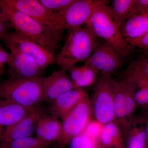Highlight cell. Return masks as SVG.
<instances>
[{
  "mask_svg": "<svg viewBox=\"0 0 148 148\" xmlns=\"http://www.w3.org/2000/svg\"><path fill=\"white\" fill-rule=\"evenodd\" d=\"M0 10L14 32L38 44L53 53L62 39V33L57 32L0 0Z\"/></svg>",
  "mask_w": 148,
  "mask_h": 148,
  "instance_id": "cell-1",
  "label": "cell"
},
{
  "mask_svg": "<svg viewBox=\"0 0 148 148\" xmlns=\"http://www.w3.org/2000/svg\"><path fill=\"white\" fill-rule=\"evenodd\" d=\"M108 2L102 0L96 6L86 24V27L95 36L108 43L125 57L129 55L135 47L125 40L120 29L111 16Z\"/></svg>",
  "mask_w": 148,
  "mask_h": 148,
  "instance_id": "cell-2",
  "label": "cell"
},
{
  "mask_svg": "<svg viewBox=\"0 0 148 148\" xmlns=\"http://www.w3.org/2000/svg\"><path fill=\"white\" fill-rule=\"evenodd\" d=\"M98 39L86 26L70 32L56 59L60 69L67 71L78 62L87 60L94 51Z\"/></svg>",
  "mask_w": 148,
  "mask_h": 148,
  "instance_id": "cell-3",
  "label": "cell"
},
{
  "mask_svg": "<svg viewBox=\"0 0 148 148\" xmlns=\"http://www.w3.org/2000/svg\"><path fill=\"white\" fill-rule=\"evenodd\" d=\"M41 77H11L0 84V97L27 108H35L43 103Z\"/></svg>",
  "mask_w": 148,
  "mask_h": 148,
  "instance_id": "cell-4",
  "label": "cell"
},
{
  "mask_svg": "<svg viewBox=\"0 0 148 148\" xmlns=\"http://www.w3.org/2000/svg\"><path fill=\"white\" fill-rule=\"evenodd\" d=\"M116 122L120 127L123 137L131 124L137 108L135 98L136 85L132 78L124 75L120 81L112 79Z\"/></svg>",
  "mask_w": 148,
  "mask_h": 148,
  "instance_id": "cell-5",
  "label": "cell"
},
{
  "mask_svg": "<svg viewBox=\"0 0 148 148\" xmlns=\"http://www.w3.org/2000/svg\"><path fill=\"white\" fill-rule=\"evenodd\" d=\"M112 79L110 76L101 74L89 97L92 118L103 125L116 122Z\"/></svg>",
  "mask_w": 148,
  "mask_h": 148,
  "instance_id": "cell-6",
  "label": "cell"
},
{
  "mask_svg": "<svg viewBox=\"0 0 148 148\" xmlns=\"http://www.w3.org/2000/svg\"><path fill=\"white\" fill-rule=\"evenodd\" d=\"M92 118L89 98L80 103L62 119L61 135L57 143L62 147L70 144L73 139L84 132Z\"/></svg>",
  "mask_w": 148,
  "mask_h": 148,
  "instance_id": "cell-7",
  "label": "cell"
},
{
  "mask_svg": "<svg viewBox=\"0 0 148 148\" xmlns=\"http://www.w3.org/2000/svg\"><path fill=\"white\" fill-rule=\"evenodd\" d=\"M1 40L10 52H20L32 56L43 71L54 62L52 52L15 32H8Z\"/></svg>",
  "mask_w": 148,
  "mask_h": 148,
  "instance_id": "cell-8",
  "label": "cell"
},
{
  "mask_svg": "<svg viewBox=\"0 0 148 148\" xmlns=\"http://www.w3.org/2000/svg\"><path fill=\"white\" fill-rule=\"evenodd\" d=\"M16 10L38 21L54 32L64 31L59 14L53 13L45 7L38 0H5Z\"/></svg>",
  "mask_w": 148,
  "mask_h": 148,
  "instance_id": "cell-9",
  "label": "cell"
},
{
  "mask_svg": "<svg viewBox=\"0 0 148 148\" xmlns=\"http://www.w3.org/2000/svg\"><path fill=\"white\" fill-rule=\"evenodd\" d=\"M124 57L105 41H98L92 54L85 64H89L101 72L110 76L121 69Z\"/></svg>",
  "mask_w": 148,
  "mask_h": 148,
  "instance_id": "cell-10",
  "label": "cell"
},
{
  "mask_svg": "<svg viewBox=\"0 0 148 148\" xmlns=\"http://www.w3.org/2000/svg\"><path fill=\"white\" fill-rule=\"evenodd\" d=\"M101 1L75 0L66 10L58 13L63 21L64 31L68 30L70 33L85 25Z\"/></svg>",
  "mask_w": 148,
  "mask_h": 148,
  "instance_id": "cell-11",
  "label": "cell"
},
{
  "mask_svg": "<svg viewBox=\"0 0 148 148\" xmlns=\"http://www.w3.org/2000/svg\"><path fill=\"white\" fill-rule=\"evenodd\" d=\"M43 103L51 104L60 95L76 88L73 82L66 71L60 69L48 76L41 77Z\"/></svg>",
  "mask_w": 148,
  "mask_h": 148,
  "instance_id": "cell-12",
  "label": "cell"
},
{
  "mask_svg": "<svg viewBox=\"0 0 148 148\" xmlns=\"http://www.w3.org/2000/svg\"><path fill=\"white\" fill-rule=\"evenodd\" d=\"M8 63L9 74L14 78L40 77L44 71L31 56L20 52H10Z\"/></svg>",
  "mask_w": 148,
  "mask_h": 148,
  "instance_id": "cell-13",
  "label": "cell"
},
{
  "mask_svg": "<svg viewBox=\"0 0 148 148\" xmlns=\"http://www.w3.org/2000/svg\"><path fill=\"white\" fill-rule=\"evenodd\" d=\"M43 113L42 107H36L27 116L14 124L5 127L1 141L8 144L14 140L31 137L35 131L37 119Z\"/></svg>",
  "mask_w": 148,
  "mask_h": 148,
  "instance_id": "cell-14",
  "label": "cell"
},
{
  "mask_svg": "<svg viewBox=\"0 0 148 148\" xmlns=\"http://www.w3.org/2000/svg\"><path fill=\"white\" fill-rule=\"evenodd\" d=\"M89 98L83 88L69 90L60 95L50 104L49 114L63 119L75 107Z\"/></svg>",
  "mask_w": 148,
  "mask_h": 148,
  "instance_id": "cell-15",
  "label": "cell"
},
{
  "mask_svg": "<svg viewBox=\"0 0 148 148\" xmlns=\"http://www.w3.org/2000/svg\"><path fill=\"white\" fill-rule=\"evenodd\" d=\"M61 123L59 119L50 114L43 113L36 121V137L52 145L57 143L61 135Z\"/></svg>",
  "mask_w": 148,
  "mask_h": 148,
  "instance_id": "cell-16",
  "label": "cell"
},
{
  "mask_svg": "<svg viewBox=\"0 0 148 148\" xmlns=\"http://www.w3.org/2000/svg\"><path fill=\"white\" fill-rule=\"evenodd\" d=\"M36 108H26L0 97V125L5 127L11 126L31 113Z\"/></svg>",
  "mask_w": 148,
  "mask_h": 148,
  "instance_id": "cell-17",
  "label": "cell"
},
{
  "mask_svg": "<svg viewBox=\"0 0 148 148\" xmlns=\"http://www.w3.org/2000/svg\"><path fill=\"white\" fill-rule=\"evenodd\" d=\"M125 40L135 39L148 32V14L131 16L120 28Z\"/></svg>",
  "mask_w": 148,
  "mask_h": 148,
  "instance_id": "cell-18",
  "label": "cell"
},
{
  "mask_svg": "<svg viewBox=\"0 0 148 148\" xmlns=\"http://www.w3.org/2000/svg\"><path fill=\"white\" fill-rule=\"evenodd\" d=\"M124 139L127 142V148H147V135L140 116L133 117Z\"/></svg>",
  "mask_w": 148,
  "mask_h": 148,
  "instance_id": "cell-19",
  "label": "cell"
},
{
  "mask_svg": "<svg viewBox=\"0 0 148 148\" xmlns=\"http://www.w3.org/2000/svg\"><path fill=\"white\" fill-rule=\"evenodd\" d=\"M123 139L120 127L113 121L104 125L98 142L108 147L123 148Z\"/></svg>",
  "mask_w": 148,
  "mask_h": 148,
  "instance_id": "cell-20",
  "label": "cell"
},
{
  "mask_svg": "<svg viewBox=\"0 0 148 148\" xmlns=\"http://www.w3.org/2000/svg\"><path fill=\"white\" fill-rule=\"evenodd\" d=\"M136 0H113L109 6L111 16L120 29L125 22L131 17Z\"/></svg>",
  "mask_w": 148,
  "mask_h": 148,
  "instance_id": "cell-21",
  "label": "cell"
},
{
  "mask_svg": "<svg viewBox=\"0 0 148 148\" xmlns=\"http://www.w3.org/2000/svg\"><path fill=\"white\" fill-rule=\"evenodd\" d=\"M132 78L136 85L135 98L137 106L142 111H148V82L138 77L124 74Z\"/></svg>",
  "mask_w": 148,
  "mask_h": 148,
  "instance_id": "cell-22",
  "label": "cell"
},
{
  "mask_svg": "<svg viewBox=\"0 0 148 148\" xmlns=\"http://www.w3.org/2000/svg\"><path fill=\"white\" fill-rule=\"evenodd\" d=\"M125 74L138 77L148 82V57L144 56L132 61Z\"/></svg>",
  "mask_w": 148,
  "mask_h": 148,
  "instance_id": "cell-23",
  "label": "cell"
},
{
  "mask_svg": "<svg viewBox=\"0 0 148 148\" xmlns=\"http://www.w3.org/2000/svg\"><path fill=\"white\" fill-rule=\"evenodd\" d=\"M84 65V69L82 73L79 78L74 82L76 88L89 87L95 84L98 79V70L89 64H85Z\"/></svg>",
  "mask_w": 148,
  "mask_h": 148,
  "instance_id": "cell-24",
  "label": "cell"
},
{
  "mask_svg": "<svg viewBox=\"0 0 148 148\" xmlns=\"http://www.w3.org/2000/svg\"><path fill=\"white\" fill-rule=\"evenodd\" d=\"M7 144L9 148H47L51 145L32 136L14 140Z\"/></svg>",
  "mask_w": 148,
  "mask_h": 148,
  "instance_id": "cell-25",
  "label": "cell"
},
{
  "mask_svg": "<svg viewBox=\"0 0 148 148\" xmlns=\"http://www.w3.org/2000/svg\"><path fill=\"white\" fill-rule=\"evenodd\" d=\"M49 10L55 13H61L68 8L75 0H38Z\"/></svg>",
  "mask_w": 148,
  "mask_h": 148,
  "instance_id": "cell-26",
  "label": "cell"
},
{
  "mask_svg": "<svg viewBox=\"0 0 148 148\" xmlns=\"http://www.w3.org/2000/svg\"><path fill=\"white\" fill-rule=\"evenodd\" d=\"M97 142L83 132L71 140L70 144L71 148H95Z\"/></svg>",
  "mask_w": 148,
  "mask_h": 148,
  "instance_id": "cell-27",
  "label": "cell"
},
{
  "mask_svg": "<svg viewBox=\"0 0 148 148\" xmlns=\"http://www.w3.org/2000/svg\"><path fill=\"white\" fill-rule=\"evenodd\" d=\"M104 125L92 118L88 122L84 132L96 142H98L100 139Z\"/></svg>",
  "mask_w": 148,
  "mask_h": 148,
  "instance_id": "cell-28",
  "label": "cell"
},
{
  "mask_svg": "<svg viewBox=\"0 0 148 148\" xmlns=\"http://www.w3.org/2000/svg\"><path fill=\"white\" fill-rule=\"evenodd\" d=\"M148 14V0H136L131 17L135 15Z\"/></svg>",
  "mask_w": 148,
  "mask_h": 148,
  "instance_id": "cell-29",
  "label": "cell"
},
{
  "mask_svg": "<svg viewBox=\"0 0 148 148\" xmlns=\"http://www.w3.org/2000/svg\"><path fill=\"white\" fill-rule=\"evenodd\" d=\"M126 42L133 47L148 49V32L142 36L135 39L128 40Z\"/></svg>",
  "mask_w": 148,
  "mask_h": 148,
  "instance_id": "cell-30",
  "label": "cell"
},
{
  "mask_svg": "<svg viewBox=\"0 0 148 148\" xmlns=\"http://www.w3.org/2000/svg\"><path fill=\"white\" fill-rule=\"evenodd\" d=\"M8 21L6 18L3 13L0 10V40L5 36L8 32Z\"/></svg>",
  "mask_w": 148,
  "mask_h": 148,
  "instance_id": "cell-31",
  "label": "cell"
},
{
  "mask_svg": "<svg viewBox=\"0 0 148 148\" xmlns=\"http://www.w3.org/2000/svg\"><path fill=\"white\" fill-rule=\"evenodd\" d=\"M10 56V52L6 51L0 44V67L5 68V65L8 64Z\"/></svg>",
  "mask_w": 148,
  "mask_h": 148,
  "instance_id": "cell-32",
  "label": "cell"
},
{
  "mask_svg": "<svg viewBox=\"0 0 148 148\" xmlns=\"http://www.w3.org/2000/svg\"><path fill=\"white\" fill-rule=\"evenodd\" d=\"M140 116L145 126L148 145V112L143 111L142 113Z\"/></svg>",
  "mask_w": 148,
  "mask_h": 148,
  "instance_id": "cell-33",
  "label": "cell"
},
{
  "mask_svg": "<svg viewBox=\"0 0 148 148\" xmlns=\"http://www.w3.org/2000/svg\"><path fill=\"white\" fill-rule=\"evenodd\" d=\"M0 148H9L8 145L4 142L0 141Z\"/></svg>",
  "mask_w": 148,
  "mask_h": 148,
  "instance_id": "cell-34",
  "label": "cell"
},
{
  "mask_svg": "<svg viewBox=\"0 0 148 148\" xmlns=\"http://www.w3.org/2000/svg\"><path fill=\"white\" fill-rule=\"evenodd\" d=\"M61 146L59 145L57 143H53L52 145H51L50 146L48 147L47 148H61Z\"/></svg>",
  "mask_w": 148,
  "mask_h": 148,
  "instance_id": "cell-35",
  "label": "cell"
},
{
  "mask_svg": "<svg viewBox=\"0 0 148 148\" xmlns=\"http://www.w3.org/2000/svg\"><path fill=\"white\" fill-rule=\"evenodd\" d=\"M95 148H111L108 147L106 146L103 145L101 144V143H99V142H97L96 143V146H95Z\"/></svg>",
  "mask_w": 148,
  "mask_h": 148,
  "instance_id": "cell-36",
  "label": "cell"
},
{
  "mask_svg": "<svg viewBox=\"0 0 148 148\" xmlns=\"http://www.w3.org/2000/svg\"><path fill=\"white\" fill-rule=\"evenodd\" d=\"M4 71L5 68L0 67V76H1L2 75H3V73H4Z\"/></svg>",
  "mask_w": 148,
  "mask_h": 148,
  "instance_id": "cell-37",
  "label": "cell"
},
{
  "mask_svg": "<svg viewBox=\"0 0 148 148\" xmlns=\"http://www.w3.org/2000/svg\"><path fill=\"white\" fill-rule=\"evenodd\" d=\"M145 56L148 57V49H145Z\"/></svg>",
  "mask_w": 148,
  "mask_h": 148,
  "instance_id": "cell-38",
  "label": "cell"
},
{
  "mask_svg": "<svg viewBox=\"0 0 148 148\" xmlns=\"http://www.w3.org/2000/svg\"><path fill=\"white\" fill-rule=\"evenodd\" d=\"M61 148H64V147H61Z\"/></svg>",
  "mask_w": 148,
  "mask_h": 148,
  "instance_id": "cell-39",
  "label": "cell"
},
{
  "mask_svg": "<svg viewBox=\"0 0 148 148\" xmlns=\"http://www.w3.org/2000/svg\"><path fill=\"white\" fill-rule=\"evenodd\" d=\"M147 112H148V111H147Z\"/></svg>",
  "mask_w": 148,
  "mask_h": 148,
  "instance_id": "cell-40",
  "label": "cell"
}]
</instances>
